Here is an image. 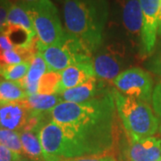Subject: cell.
<instances>
[{
	"instance_id": "1",
	"label": "cell",
	"mask_w": 161,
	"mask_h": 161,
	"mask_svg": "<svg viewBox=\"0 0 161 161\" xmlns=\"http://www.w3.org/2000/svg\"><path fill=\"white\" fill-rule=\"evenodd\" d=\"M72 142L75 158L110 155L115 145V103L112 91L82 103L62 101L49 112Z\"/></svg>"
},
{
	"instance_id": "2",
	"label": "cell",
	"mask_w": 161,
	"mask_h": 161,
	"mask_svg": "<svg viewBox=\"0 0 161 161\" xmlns=\"http://www.w3.org/2000/svg\"><path fill=\"white\" fill-rule=\"evenodd\" d=\"M108 14V0H64L66 32L92 55L103 43Z\"/></svg>"
},
{
	"instance_id": "3",
	"label": "cell",
	"mask_w": 161,
	"mask_h": 161,
	"mask_svg": "<svg viewBox=\"0 0 161 161\" xmlns=\"http://www.w3.org/2000/svg\"><path fill=\"white\" fill-rule=\"evenodd\" d=\"M115 108L130 140L141 141L158 132L159 120L150 104L127 97L117 90H112Z\"/></svg>"
},
{
	"instance_id": "4",
	"label": "cell",
	"mask_w": 161,
	"mask_h": 161,
	"mask_svg": "<svg viewBox=\"0 0 161 161\" xmlns=\"http://www.w3.org/2000/svg\"><path fill=\"white\" fill-rule=\"evenodd\" d=\"M38 40L45 46H61L67 33L62 28L56 6L50 0L26 3Z\"/></svg>"
},
{
	"instance_id": "5",
	"label": "cell",
	"mask_w": 161,
	"mask_h": 161,
	"mask_svg": "<svg viewBox=\"0 0 161 161\" xmlns=\"http://www.w3.org/2000/svg\"><path fill=\"white\" fill-rule=\"evenodd\" d=\"M38 51L44 58L47 71L52 72L60 73L75 64L92 61V54L68 33L61 46H45L39 40Z\"/></svg>"
},
{
	"instance_id": "6",
	"label": "cell",
	"mask_w": 161,
	"mask_h": 161,
	"mask_svg": "<svg viewBox=\"0 0 161 161\" xmlns=\"http://www.w3.org/2000/svg\"><path fill=\"white\" fill-rule=\"evenodd\" d=\"M39 137L44 161L74 158V149L64 128L53 120L49 113L39 127Z\"/></svg>"
},
{
	"instance_id": "7",
	"label": "cell",
	"mask_w": 161,
	"mask_h": 161,
	"mask_svg": "<svg viewBox=\"0 0 161 161\" xmlns=\"http://www.w3.org/2000/svg\"><path fill=\"white\" fill-rule=\"evenodd\" d=\"M113 85L121 94L150 103L153 93V81L149 73L139 67H133L122 72Z\"/></svg>"
},
{
	"instance_id": "8",
	"label": "cell",
	"mask_w": 161,
	"mask_h": 161,
	"mask_svg": "<svg viewBox=\"0 0 161 161\" xmlns=\"http://www.w3.org/2000/svg\"><path fill=\"white\" fill-rule=\"evenodd\" d=\"M125 48L120 43L110 44L92 59L95 76L103 80H113L120 75L124 67Z\"/></svg>"
},
{
	"instance_id": "9",
	"label": "cell",
	"mask_w": 161,
	"mask_h": 161,
	"mask_svg": "<svg viewBox=\"0 0 161 161\" xmlns=\"http://www.w3.org/2000/svg\"><path fill=\"white\" fill-rule=\"evenodd\" d=\"M142 11V29L140 53L142 58L154 51L158 26V12L161 0H139Z\"/></svg>"
},
{
	"instance_id": "10",
	"label": "cell",
	"mask_w": 161,
	"mask_h": 161,
	"mask_svg": "<svg viewBox=\"0 0 161 161\" xmlns=\"http://www.w3.org/2000/svg\"><path fill=\"white\" fill-rule=\"evenodd\" d=\"M123 27L132 43H140L142 29V11L139 0H123Z\"/></svg>"
},
{
	"instance_id": "11",
	"label": "cell",
	"mask_w": 161,
	"mask_h": 161,
	"mask_svg": "<svg viewBox=\"0 0 161 161\" xmlns=\"http://www.w3.org/2000/svg\"><path fill=\"white\" fill-rule=\"evenodd\" d=\"M108 92L109 90L106 87L105 81L94 76L79 86L64 91L60 96L64 102L82 103L102 96Z\"/></svg>"
},
{
	"instance_id": "12",
	"label": "cell",
	"mask_w": 161,
	"mask_h": 161,
	"mask_svg": "<svg viewBox=\"0 0 161 161\" xmlns=\"http://www.w3.org/2000/svg\"><path fill=\"white\" fill-rule=\"evenodd\" d=\"M23 100L0 106V129L20 132L25 128L32 113Z\"/></svg>"
},
{
	"instance_id": "13",
	"label": "cell",
	"mask_w": 161,
	"mask_h": 161,
	"mask_svg": "<svg viewBox=\"0 0 161 161\" xmlns=\"http://www.w3.org/2000/svg\"><path fill=\"white\" fill-rule=\"evenodd\" d=\"M127 156L130 161H158L161 158V140L152 136L141 141L130 140Z\"/></svg>"
},
{
	"instance_id": "14",
	"label": "cell",
	"mask_w": 161,
	"mask_h": 161,
	"mask_svg": "<svg viewBox=\"0 0 161 161\" xmlns=\"http://www.w3.org/2000/svg\"><path fill=\"white\" fill-rule=\"evenodd\" d=\"M61 73V81L59 84L58 94L84 83L95 76L92 61L73 64Z\"/></svg>"
},
{
	"instance_id": "15",
	"label": "cell",
	"mask_w": 161,
	"mask_h": 161,
	"mask_svg": "<svg viewBox=\"0 0 161 161\" xmlns=\"http://www.w3.org/2000/svg\"><path fill=\"white\" fill-rule=\"evenodd\" d=\"M47 72V64L40 53H38L30 63V67L26 77L23 80H20L23 89L28 96L37 94L39 81L41 77Z\"/></svg>"
},
{
	"instance_id": "16",
	"label": "cell",
	"mask_w": 161,
	"mask_h": 161,
	"mask_svg": "<svg viewBox=\"0 0 161 161\" xmlns=\"http://www.w3.org/2000/svg\"><path fill=\"white\" fill-rule=\"evenodd\" d=\"M39 127L33 130H23L19 132L23 154L32 161H44L39 137Z\"/></svg>"
},
{
	"instance_id": "17",
	"label": "cell",
	"mask_w": 161,
	"mask_h": 161,
	"mask_svg": "<svg viewBox=\"0 0 161 161\" xmlns=\"http://www.w3.org/2000/svg\"><path fill=\"white\" fill-rule=\"evenodd\" d=\"M63 100L60 94L42 95L33 94L28 96L23 100V103L31 112L34 113H47L50 112L57 105L61 103Z\"/></svg>"
},
{
	"instance_id": "18",
	"label": "cell",
	"mask_w": 161,
	"mask_h": 161,
	"mask_svg": "<svg viewBox=\"0 0 161 161\" xmlns=\"http://www.w3.org/2000/svg\"><path fill=\"white\" fill-rule=\"evenodd\" d=\"M27 97L20 81L0 80V106L20 102Z\"/></svg>"
},
{
	"instance_id": "19",
	"label": "cell",
	"mask_w": 161,
	"mask_h": 161,
	"mask_svg": "<svg viewBox=\"0 0 161 161\" xmlns=\"http://www.w3.org/2000/svg\"><path fill=\"white\" fill-rule=\"evenodd\" d=\"M2 31L7 36L14 48L28 47L36 37V34L31 32L22 26L9 23H6Z\"/></svg>"
},
{
	"instance_id": "20",
	"label": "cell",
	"mask_w": 161,
	"mask_h": 161,
	"mask_svg": "<svg viewBox=\"0 0 161 161\" xmlns=\"http://www.w3.org/2000/svg\"><path fill=\"white\" fill-rule=\"evenodd\" d=\"M9 24L20 25L29 31L36 34L32 18L31 16L26 3H20L13 5L7 16V23Z\"/></svg>"
},
{
	"instance_id": "21",
	"label": "cell",
	"mask_w": 161,
	"mask_h": 161,
	"mask_svg": "<svg viewBox=\"0 0 161 161\" xmlns=\"http://www.w3.org/2000/svg\"><path fill=\"white\" fill-rule=\"evenodd\" d=\"M60 81H61V73L47 71L39 81L37 93L42 95L58 94Z\"/></svg>"
},
{
	"instance_id": "22",
	"label": "cell",
	"mask_w": 161,
	"mask_h": 161,
	"mask_svg": "<svg viewBox=\"0 0 161 161\" xmlns=\"http://www.w3.org/2000/svg\"><path fill=\"white\" fill-rule=\"evenodd\" d=\"M29 67V62H23L12 65H3L0 75L6 80L20 81L26 77Z\"/></svg>"
},
{
	"instance_id": "23",
	"label": "cell",
	"mask_w": 161,
	"mask_h": 161,
	"mask_svg": "<svg viewBox=\"0 0 161 161\" xmlns=\"http://www.w3.org/2000/svg\"><path fill=\"white\" fill-rule=\"evenodd\" d=\"M0 145L5 146L19 155L23 154V148L19 132L7 129H0Z\"/></svg>"
},
{
	"instance_id": "24",
	"label": "cell",
	"mask_w": 161,
	"mask_h": 161,
	"mask_svg": "<svg viewBox=\"0 0 161 161\" xmlns=\"http://www.w3.org/2000/svg\"><path fill=\"white\" fill-rule=\"evenodd\" d=\"M151 100L156 115H158L159 123H161V80L153 90Z\"/></svg>"
},
{
	"instance_id": "25",
	"label": "cell",
	"mask_w": 161,
	"mask_h": 161,
	"mask_svg": "<svg viewBox=\"0 0 161 161\" xmlns=\"http://www.w3.org/2000/svg\"><path fill=\"white\" fill-rule=\"evenodd\" d=\"M23 59L20 53L15 49L7 50L3 53V63L6 65H12V64H17L23 63Z\"/></svg>"
},
{
	"instance_id": "26",
	"label": "cell",
	"mask_w": 161,
	"mask_h": 161,
	"mask_svg": "<svg viewBox=\"0 0 161 161\" xmlns=\"http://www.w3.org/2000/svg\"><path fill=\"white\" fill-rule=\"evenodd\" d=\"M13 5L10 0H0V31L6 26L7 16Z\"/></svg>"
},
{
	"instance_id": "27",
	"label": "cell",
	"mask_w": 161,
	"mask_h": 161,
	"mask_svg": "<svg viewBox=\"0 0 161 161\" xmlns=\"http://www.w3.org/2000/svg\"><path fill=\"white\" fill-rule=\"evenodd\" d=\"M21 158V155L14 153L3 145H0V161H18Z\"/></svg>"
},
{
	"instance_id": "28",
	"label": "cell",
	"mask_w": 161,
	"mask_h": 161,
	"mask_svg": "<svg viewBox=\"0 0 161 161\" xmlns=\"http://www.w3.org/2000/svg\"><path fill=\"white\" fill-rule=\"evenodd\" d=\"M148 67L151 72L161 76V48L157 52V54L150 60Z\"/></svg>"
},
{
	"instance_id": "29",
	"label": "cell",
	"mask_w": 161,
	"mask_h": 161,
	"mask_svg": "<svg viewBox=\"0 0 161 161\" xmlns=\"http://www.w3.org/2000/svg\"><path fill=\"white\" fill-rule=\"evenodd\" d=\"M62 161H117L112 155H100V156H90V157H82L72 159H65Z\"/></svg>"
},
{
	"instance_id": "30",
	"label": "cell",
	"mask_w": 161,
	"mask_h": 161,
	"mask_svg": "<svg viewBox=\"0 0 161 161\" xmlns=\"http://www.w3.org/2000/svg\"><path fill=\"white\" fill-rule=\"evenodd\" d=\"M12 49H14V47L12 46L7 36L3 31H1L0 32V50L2 52H5L7 50H12Z\"/></svg>"
},
{
	"instance_id": "31",
	"label": "cell",
	"mask_w": 161,
	"mask_h": 161,
	"mask_svg": "<svg viewBox=\"0 0 161 161\" xmlns=\"http://www.w3.org/2000/svg\"><path fill=\"white\" fill-rule=\"evenodd\" d=\"M158 34L161 35V2L158 12Z\"/></svg>"
},
{
	"instance_id": "32",
	"label": "cell",
	"mask_w": 161,
	"mask_h": 161,
	"mask_svg": "<svg viewBox=\"0 0 161 161\" xmlns=\"http://www.w3.org/2000/svg\"><path fill=\"white\" fill-rule=\"evenodd\" d=\"M3 53L4 52L0 50V64H4V63H3Z\"/></svg>"
},
{
	"instance_id": "33",
	"label": "cell",
	"mask_w": 161,
	"mask_h": 161,
	"mask_svg": "<svg viewBox=\"0 0 161 161\" xmlns=\"http://www.w3.org/2000/svg\"><path fill=\"white\" fill-rule=\"evenodd\" d=\"M24 2H26V3H34V2H37L38 0H23Z\"/></svg>"
},
{
	"instance_id": "34",
	"label": "cell",
	"mask_w": 161,
	"mask_h": 161,
	"mask_svg": "<svg viewBox=\"0 0 161 161\" xmlns=\"http://www.w3.org/2000/svg\"><path fill=\"white\" fill-rule=\"evenodd\" d=\"M18 161H32V160H31V159H29V158H20Z\"/></svg>"
},
{
	"instance_id": "35",
	"label": "cell",
	"mask_w": 161,
	"mask_h": 161,
	"mask_svg": "<svg viewBox=\"0 0 161 161\" xmlns=\"http://www.w3.org/2000/svg\"><path fill=\"white\" fill-rule=\"evenodd\" d=\"M158 161H161V158H160V159H159V160H158Z\"/></svg>"
}]
</instances>
